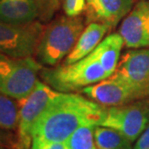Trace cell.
I'll return each instance as SVG.
<instances>
[{
	"mask_svg": "<svg viewBox=\"0 0 149 149\" xmlns=\"http://www.w3.org/2000/svg\"><path fill=\"white\" fill-rule=\"evenodd\" d=\"M84 17L62 15L45 27L36 52L37 61L55 66L68 57L85 29Z\"/></svg>",
	"mask_w": 149,
	"mask_h": 149,
	"instance_id": "cell-3",
	"label": "cell"
},
{
	"mask_svg": "<svg viewBox=\"0 0 149 149\" xmlns=\"http://www.w3.org/2000/svg\"><path fill=\"white\" fill-rule=\"evenodd\" d=\"M149 125V99L137 100L119 106L107 107L100 126L116 129L132 142Z\"/></svg>",
	"mask_w": 149,
	"mask_h": 149,
	"instance_id": "cell-6",
	"label": "cell"
},
{
	"mask_svg": "<svg viewBox=\"0 0 149 149\" xmlns=\"http://www.w3.org/2000/svg\"><path fill=\"white\" fill-rule=\"evenodd\" d=\"M42 65L31 57L15 58L0 53V91L15 100L32 93Z\"/></svg>",
	"mask_w": 149,
	"mask_h": 149,
	"instance_id": "cell-4",
	"label": "cell"
},
{
	"mask_svg": "<svg viewBox=\"0 0 149 149\" xmlns=\"http://www.w3.org/2000/svg\"><path fill=\"white\" fill-rule=\"evenodd\" d=\"M97 149H133V142L116 129L97 125L94 127Z\"/></svg>",
	"mask_w": 149,
	"mask_h": 149,
	"instance_id": "cell-15",
	"label": "cell"
},
{
	"mask_svg": "<svg viewBox=\"0 0 149 149\" xmlns=\"http://www.w3.org/2000/svg\"><path fill=\"white\" fill-rule=\"evenodd\" d=\"M39 8L34 0H0V20L21 25L36 21Z\"/></svg>",
	"mask_w": 149,
	"mask_h": 149,
	"instance_id": "cell-12",
	"label": "cell"
},
{
	"mask_svg": "<svg viewBox=\"0 0 149 149\" xmlns=\"http://www.w3.org/2000/svg\"><path fill=\"white\" fill-rule=\"evenodd\" d=\"M94 125H84L79 127L66 139L68 149H97L94 141Z\"/></svg>",
	"mask_w": 149,
	"mask_h": 149,
	"instance_id": "cell-17",
	"label": "cell"
},
{
	"mask_svg": "<svg viewBox=\"0 0 149 149\" xmlns=\"http://www.w3.org/2000/svg\"><path fill=\"white\" fill-rule=\"evenodd\" d=\"M124 44V40L121 35L119 33H113L104 38L94 49V51L97 53L100 64L102 65L109 77L116 70L120 59V53Z\"/></svg>",
	"mask_w": 149,
	"mask_h": 149,
	"instance_id": "cell-14",
	"label": "cell"
},
{
	"mask_svg": "<svg viewBox=\"0 0 149 149\" xmlns=\"http://www.w3.org/2000/svg\"><path fill=\"white\" fill-rule=\"evenodd\" d=\"M133 0H86V23L98 22L116 27L133 8Z\"/></svg>",
	"mask_w": 149,
	"mask_h": 149,
	"instance_id": "cell-10",
	"label": "cell"
},
{
	"mask_svg": "<svg viewBox=\"0 0 149 149\" xmlns=\"http://www.w3.org/2000/svg\"><path fill=\"white\" fill-rule=\"evenodd\" d=\"M106 107L81 94L59 93L32 129V141L65 142L79 127L100 125Z\"/></svg>",
	"mask_w": 149,
	"mask_h": 149,
	"instance_id": "cell-1",
	"label": "cell"
},
{
	"mask_svg": "<svg viewBox=\"0 0 149 149\" xmlns=\"http://www.w3.org/2000/svg\"><path fill=\"white\" fill-rule=\"evenodd\" d=\"M31 149H68L65 142L44 141L39 139H33Z\"/></svg>",
	"mask_w": 149,
	"mask_h": 149,
	"instance_id": "cell-20",
	"label": "cell"
},
{
	"mask_svg": "<svg viewBox=\"0 0 149 149\" xmlns=\"http://www.w3.org/2000/svg\"><path fill=\"white\" fill-rule=\"evenodd\" d=\"M0 149H5V148H4V147H3V146H2V145H0Z\"/></svg>",
	"mask_w": 149,
	"mask_h": 149,
	"instance_id": "cell-23",
	"label": "cell"
},
{
	"mask_svg": "<svg viewBox=\"0 0 149 149\" xmlns=\"http://www.w3.org/2000/svg\"><path fill=\"white\" fill-rule=\"evenodd\" d=\"M40 76L44 83L59 93L82 91L83 88L109 77L94 50L72 64L64 63L50 68H42Z\"/></svg>",
	"mask_w": 149,
	"mask_h": 149,
	"instance_id": "cell-2",
	"label": "cell"
},
{
	"mask_svg": "<svg viewBox=\"0 0 149 149\" xmlns=\"http://www.w3.org/2000/svg\"><path fill=\"white\" fill-rule=\"evenodd\" d=\"M133 149H149V125L136 141Z\"/></svg>",
	"mask_w": 149,
	"mask_h": 149,
	"instance_id": "cell-21",
	"label": "cell"
},
{
	"mask_svg": "<svg viewBox=\"0 0 149 149\" xmlns=\"http://www.w3.org/2000/svg\"><path fill=\"white\" fill-rule=\"evenodd\" d=\"M63 1H64V0H53V6H54L55 12L59 10V8L61 7V5L63 4Z\"/></svg>",
	"mask_w": 149,
	"mask_h": 149,
	"instance_id": "cell-22",
	"label": "cell"
},
{
	"mask_svg": "<svg viewBox=\"0 0 149 149\" xmlns=\"http://www.w3.org/2000/svg\"><path fill=\"white\" fill-rule=\"evenodd\" d=\"M113 74L134 83L149 84V47L126 52Z\"/></svg>",
	"mask_w": 149,
	"mask_h": 149,
	"instance_id": "cell-11",
	"label": "cell"
},
{
	"mask_svg": "<svg viewBox=\"0 0 149 149\" xmlns=\"http://www.w3.org/2000/svg\"><path fill=\"white\" fill-rule=\"evenodd\" d=\"M63 9L68 17H79L84 14L86 9V0H64Z\"/></svg>",
	"mask_w": 149,
	"mask_h": 149,
	"instance_id": "cell-18",
	"label": "cell"
},
{
	"mask_svg": "<svg viewBox=\"0 0 149 149\" xmlns=\"http://www.w3.org/2000/svg\"><path fill=\"white\" fill-rule=\"evenodd\" d=\"M39 8V19L42 22L49 21L55 14L53 6V0H34Z\"/></svg>",
	"mask_w": 149,
	"mask_h": 149,
	"instance_id": "cell-19",
	"label": "cell"
},
{
	"mask_svg": "<svg viewBox=\"0 0 149 149\" xmlns=\"http://www.w3.org/2000/svg\"><path fill=\"white\" fill-rule=\"evenodd\" d=\"M45 27L40 21L15 25L0 20V53L15 58L36 54Z\"/></svg>",
	"mask_w": 149,
	"mask_h": 149,
	"instance_id": "cell-8",
	"label": "cell"
},
{
	"mask_svg": "<svg viewBox=\"0 0 149 149\" xmlns=\"http://www.w3.org/2000/svg\"><path fill=\"white\" fill-rule=\"evenodd\" d=\"M82 93L105 107L119 106L149 97V84H139L116 74L82 90Z\"/></svg>",
	"mask_w": 149,
	"mask_h": 149,
	"instance_id": "cell-5",
	"label": "cell"
},
{
	"mask_svg": "<svg viewBox=\"0 0 149 149\" xmlns=\"http://www.w3.org/2000/svg\"><path fill=\"white\" fill-rule=\"evenodd\" d=\"M128 48L149 47V0H139L122 20L119 32Z\"/></svg>",
	"mask_w": 149,
	"mask_h": 149,
	"instance_id": "cell-9",
	"label": "cell"
},
{
	"mask_svg": "<svg viewBox=\"0 0 149 149\" xmlns=\"http://www.w3.org/2000/svg\"><path fill=\"white\" fill-rule=\"evenodd\" d=\"M111 29L106 24L91 22L88 23L82 32L73 49L65 60V64H72L85 58L96 48L103 40L105 34Z\"/></svg>",
	"mask_w": 149,
	"mask_h": 149,
	"instance_id": "cell-13",
	"label": "cell"
},
{
	"mask_svg": "<svg viewBox=\"0 0 149 149\" xmlns=\"http://www.w3.org/2000/svg\"><path fill=\"white\" fill-rule=\"evenodd\" d=\"M59 91L46 83L38 81L36 87L29 95L17 100L18 124H17V149H29L32 144V129L35 123L45 110L47 105Z\"/></svg>",
	"mask_w": 149,
	"mask_h": 149,
	"instance_id": "cell-7",
	"label": "cell"
},
{
	"mask_svg": "<svg viewBox=\"0 0 149 149\" xmlns=\"http://www.w3.org/2000/svg\"><path fill=\"white\" fill-rule=\"evenodd\" d=\"M18 124V105L0 91V129L14 130Z\"/></svg>",
	"mask_w": 149,
	"mask_h": 149,
	"instance_id": "cell-16",
	"label": "cell"
}]
</instances>
